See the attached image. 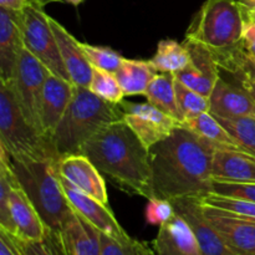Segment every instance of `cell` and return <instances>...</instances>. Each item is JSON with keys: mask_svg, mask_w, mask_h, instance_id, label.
Here are the masks:
<instances>
[{"mask_svg": "<svg viewBox=\"0 0 255 255\" xmlns=\"http://www.w3.org/2000/svg\"><path fill=\"white\" fill-rule=\"evenodd\" d=\"M148 151L153 198H202L212 192L216 149L186 126Z\"/></svg>", "mask_w": 255, "mask_h": 255, "instance_id": "1", "label": "cell"}, {"mask_svg": "<svg viewBox=\"0 0 255 255\" xmlns=\"http://www.w3.org/2000/svg\"><path fill=\"white\" fill-rule=\"evenodd\" d=\"M17 242H19V246L24 255H55L46 237L42 241H21V239H17Z\"/></svg>", "mask_w": 255, "mask_h": 255, "instance_id": "37", "label": "cell"}, {"mask_svg": "<svg viewBox=\"0 0 255 255\" xmlns=\"http://www.w3.org/2000/svg\"><path fill=\"white\" fill-rule=\"evenodd\" d=\"M246 21L247 12L238 0H206L186 37L213 52H229L241 45Z\"/></svg>", "mask_w": 255, "mask_h": 255, "instance_id": "5", "label": "cell"}, {"mask_svg": "<svg viewBox=\"0 0 255 255\" xmlns=\"http://www.w3.org/2000/svg\"><path fill=\"white\" fill-rule=\"evenodd\" d=\"M121 120V104L105 101L86 87L75 85L74 96L51 136V143L60 159L80 153L87 139L107 125Z\"/></svg>", "mask_w": 255, "mask_h": 255, "instance_id": "4", "label": "cell"}, {"mask_svg": "<svg viewBox=\"0 0 255 255\" xmlns=\"http://www.w3.org/2000/svg\"><path fill=\"white\" fill-rule=\"evenodd\" d=\"M151 60H131L125 57L120 69L115 72L125 96L144 95L152 80L158 75Z\"/></svg>", "mask_w": 255, "mask_h": 255, "instance_id": "23", "label": "cell"}, {"mask_svg": "<svg viewBox=\"0 0 255 255\" xmlns=\"http://www.w3.org/2000/svg\"><path fill=\"white\" fill-rule=\"evenodd\" d=\"M49 22L57 40L60 55L72 84L89 89L94 74V67L87 61L80 46V41H77L54 17L49 16Z\"/></svg>", "mask_w": 255, "mask_h": 255, "instance_id": "18", "label": "cell"}, {"mask_svg": "<svg viewBox=\"0 0 255 255\" xmlns=\"http://www.w3.org/2000/svg\"><path fill=\"white\" fill-rule=\"evenodd\" d=\"M20 12L0 7V81L10 82L14 77L17 56L24 46Z\"/></svg>", "mask_w": 255, "mask_h": 255, "instance_id": "19", "label": "cell"}, {"mask_svg": "<svg viewBox=\"0 0 255 255\" xmlns=\"http://www.w3.org/2000/svg\"><path fill=\"white\" fill-rule=\"evenodd\" d=\"M10 211L14 223V237L21 241H42L47 228L40 218L36 208L19 186L10 191Z\"/></svg>", "mask_w": 255, "mask_h": 255, "instance_id": "21", "label": "cell"}, {"mask_svg": "<svg viewBox=\"0 0 255 255\" xmlns=\"http://www.w3.org/2000/svg\"><path fill=\"white\" fill-rule=\"evenodd\" d=\"M89 90L94 92L96 96L101 97L105 101L112 102V104H120L126 97L120 86L116 75L112 72L104 71V70L94 69Z\"/></svg>", "mask_w": 255, "mask_h": 255, "instance_id": "30", "label": "cell"}, {"mask_svg": "<svg viewBox=\"0 0 255 255\" xmlns=\"http://www.w3.org/2000/svg\"><path fill=\"white\" fill-rule=\"evenodd\" d=\"M74 91L75 85L69 80L54 74L46 79L40 104V122L42 132L50 139L71 102Z\"/></svg>", "mask_w": 255, "mask_h": 255, "instance_id": "14", "label": "cell"}, {"mask_svg": "<svg viewBox=\"0 0 255 255\" xmlns=\"http://www.w3.org/2000/svg\"><path fill=\"white\" fill-rule=\"evenodd\" d=\"M10 167L46 228L52 232L61 231L75 211L62 188L59 161L10 156Z\"/></svg>", "mask_w": 255, "mask_h": 255, "instance_id": "3", "label": "cell"}, {"mask_svg": "<svg viewBox=\"0 0 255 255\" xmlns=\"http://www.w3.org/2000/svg\"><path fill=\"white\" fill-rule=\"evenodd\" d=\"M182 125L208 142L214 149H241L233 137L211 112L198 115Z\"/></svg>", "mask_w": 255, "mask_h": 255, "instance_id": "26", "label": "cell"}, {"mask_svg": "<svg viewBox=\"0 0 255 255\" xmlns=\"http://www.w3.org/2000/svg\"><path fill=\"white\" fill-rule=\"evenodd\" d=\"M51 74L34 55L21 47L17 56L14 77L10 81L20 110L32 127L42 132L40 122V104L45 82Z\"/></svg>", "mask_w": 255, "mask_h": 255, "instance_id": "8", "label": "cell"}, {"mask_svg": "<svg viewBox=\"0 0 255 255\" xmlns=\"http://www.w3.org/2000/svg\"><path fill=\"white\" fill-rule=\"evenodd\" d=\"M80 153L122 187L153 198L149 151L124 120L100 129L82 144Z\"/></svg>", "mask_w": 255, "mask_h": 255, "instance_id": "2", "label": "cell"}, {"mask_svg": "<svg viewBox=\"0 0 255 255\" xmlns=\"http://www.w3.org/2000/svg\"><path fill=\"white\" fill-rule=\"evenodd\" d=\"M120 104L124 111V121L148 149L171 136L182 125L149 102L136 104L124 100Z\"/></svg>", "mask_w": 255, "mask_h": 255, "instance_id": "9", "label": "cell"}, {"mask_svg": "<svg viewBox=\"0 0 255 255\" xmlns=\"http://www.w3.org/2000/svg\"><path fill=\"white\" fill-rule=\"evenodd\" d=\"M239 4L248 12H255V0H238Z\"/></svg>", "mask_w": 255, "mask_h": 255, "instance_id": "41", "label": "cell"}, {"mask_svg": "<svg viewBox=\"0 0 255 255\" xmlns=\"http://www.w3.org/2000/svg\"><path fill=\"white\" fill-rule=\"evenodd\" d=\"M246 12H247V17H248V19H252L255 21V12H248V11H246Z\"/></svg>", "mask_w": 255, "mask_h": 255, "instance_id": "44", "label": "cell"}, {"mask_svg": "<svg viewBox=\"0 0 255 255\" xmlns=\"http://www.w3.org/2000/svg\"><path fill=\"white\" fill-rule=\"evenodd\" d=\"M222 126L233 137L242 151L255 156V119L239 117V119H219Z\"/></svg>", "mask_w": 255, "mask_h": 255, "instance_id": "29", "label": "cell"}, {"mask_svg": "<svg viewBox=\"0 0 255 255\" xmlns=\"http://www.w3.org/2000/svg\"><path fill=\"white\" fill-rule=\"evenodd\" d=\"M191 55L188 66L176 72L174 77L189 89L209 97L217 81L221 79V69L213 51L209 47L186 37L183 41Z\"/></svg>", "mask_w": 255, "mask_h": 255, "instance_id": "10", "label": "cell"}, {"mask_svg": "<svg viewBox=\"0 0 255 255\" xmlns=\"http://www.w3.org/2000/svg\"><path fill=\"white\" fill-rule=\"evenodd\" d=\"M219 69L228 72L233 82L246 89L255 100V64L242 51L241 45L229 52H213Z\"/></svg>", "mask_w": 255, "mask_h": 255, "instance_id": "24", "label": "cell"}, {"mask_svg": "<svg viewBox=\"0 0 255 255\" xmlns=\"http://www.w3.org/2000/svg\"><path fill=\"white\" fill-rule=\"evenodd\" d=\"M171 202L174 212L183 217L193 229L202 255H237L204 216L199 198H179Z\"/></svg>", "mask_w": 255, "mask_h": 255, "instance_id": "12", "label": "cell"}, {"mask_svg": "<svg viewBox=\"0 0 255 255\" xmlns=\"http://www.w3.org/2000/svg\"><path fill=\"white\" fill-rule=\"evenodd\" d=\"M152 248L156 255H202L193 229L177 213L159 226Z\"/></svg>", "mask_w": 255, "mask_h": 255, "instance_id": "15", "label": "cell"}, {"mask_svg": "<svg viewBox=\"0 0 255 255\" xmlns=\"http://www.w3.org/2000/svg\"><path fill=\"white\" fill-rule=\"evenodd\" d=\"M174 81L176 77L173 74L159 72L147 87L144 97L147 99V102L183 124V119L177 104Z\"/></svg>", "mask_w": 255, "mask_h": 255, "instance_id": "25", "label": "cell"}, {"mask_svg": "<svg viewBox=\"0 0 255 255\" xmlns=\"http://www.w3.org/2000/svg\"><path fill=\"white\" fill-rule=\"evenodd\" d=\"M37 2H39V5L40 6H42L44 7L45 5H47V4H50V2H55V1H60V0H36Z\"/></svg>", "mask_w": 255, "mask_h": 255, "instance_id": "43", "label": "cell"}, {"mask_svg": "<svg viewBox=\"0 0 255 255\" xmlns=\"http://www.w3.org/2000/svg\"><path fill=\"white\" fill-rule=\"evenodd\" d=\"M37 4L36 0H0V7H4L7 10H14V11H21L27 5Z\"/></svg>", "mask_w": 255, "mask_h": 255, "instance_id": "40", "label": "cell"}, {"mask_svg": "<svg viewBox=\"0 0 255 255\" xmlns=\"http://www.w3.org/2000/svg\"><path fill=\"white\" fill-rule=\"evenodd\" d=\"M22 44L55 76L71 81L60 55L59 45L49 22V15L37 4L27 5L20 12ZM72 82V81H71Z\"/></svg>", "mask_w": 255, "mask_h": 255, "instance_id": "7", "label": "cell"}, {"mask_svg": "<svg viewBox=\"0 0 255 255\" xmlns=\"http://www.w3.org/2000/svg\"><path fill=\"white\" fill-rule=\"evenodd\" d=\"M0 255H24L17 239L2 228H0Z\"/></svg>", "mask_w": 255, "mask_h": 255, "instance_id": "38", "label": "cell"}, {"mask_svg": "<svg viewBox=\"0 0 255 255\" xmlns=\"http://www.w3.org/2000/svg\"><path fill=\"white\" fill-rule=\"evenodd\" d=\"M211 193L222 194V196L236 197V198L247 199V201L255 202V183H228V182H212Z\"/></svg>", "mask_w": 255, "mask_h": 255, "instance_id": "35", "label": "cell"}, {"mask_svg": "<svg viewBox=\"0 0 255 255\" xmlns=\"http://www.w3.org/2000/svg\"><path fill=\"white\" fill-rule=\"evenodd\" d=\"M199 201L203 206L213 207L255 221V202L253 201L216 193H208L207 196L199 198Z\"/></svg>", "mask_w": 255, "mask_h": 255, "instance_id": "31", "label": "cell"}, {"mask_svg": "<svg viewBox=\"0 0 255 255\" xmlns=\"http://www.w3.org/2000/svg\"><path fill=\"white\" fill-rule=\"evenodd\" d=\"M80 46H81L87 61L91 64L94 69L104 70V71L115 74L125 60L121 54L112 50L111 47L95 46V45L85 44V42H80Z\"/></svg>", "mask_w": 255, "mask_h": 255, "instance_id": "32", "label": "cell"}, {"mask_svg": "<svg viewBox=\"0 0 255 255\" xmlns=\"http://www.w3.org/2000/svg\"><path fill=\"white\" fill-rule=\"evenodd\" d=\"M174 87H176L177 104H178V109L183 122L188 121V120L193 119L198 115L211 111L209 97L203 96L199 92L189 89L177 79L174 81Z\"/></svg>", "mask_w": 255, "mask_h": 255, "instance_id": "28", "label": "cell"}, {"mask_svg": "<svg viewBox=\"0 0 255 255\" xmlns=\"http://www.w3.org/2000/svg\"><path fill=\"white\" fill-rule=\"evenodd\" d=\"M0 144L11 157L30 159L60 158L51 139L27 122L10 82L0 81Z\"/></svg>", "mask_w": 255, "mask_h": 255, "instance_id": "6", "label": "cell"}, {"mask_svg": "<svg viewBox=\"0 0 255 255\" xmlns=\"http://www.w3.org/2000/svg\"><path fill=\"white\" fill-rule=\"evenodd\" d=\"M213 181L255 183V156L242 149H216L212 164Z\"/></svg>", "mask_w": 255, "mask_h": 255, "instance_id": "20", "label": "cell"}, {"mask_svg": "<svg viewBox=\"0 0 255 255\" xmlns=\"http://www.w3.org/2000/svg\"><path fill=\"white\" fill-rule=\"evenodd\" d=\"M176 213L173 208V204L171 201L161 198H151L148 199L144 217L146 222L152 226H162L166 223L173 214Z\"/></svg>", "mask_w": 255, "mask_h": 255, "instance_id": "34", "label": "cell"}, {"mask_svg": "<svg viewBox=\"0 0 255 255\" xmlns=\"http://www.w3.org/2000/svg\"><path fill=\"white\" fill-rule=\"evenodd\" d=\"M60 1L69 2V4H71V5H75V6H77V5H80V4H81V2H84L85 0H60Z\"/></svg>", "mask_w": 255, "mask_h": 255, "instance_id": "42", "label": "cell"}, {"mask_svg": "<svg viewBox=\"0 0 255 255\" xmlns=\"http://www.w3.org/2000/svg\"><path fill=\"white\" fill-rule=\"evenodd\" d=\"M59 171L64 178L84 193L109 204L106 183L94 163L81 153L70 154L59 162Z\"/></svg>", "mask_w": 255, "mask_h": 255, "instance_id": "17", "label": "cell"}, {"mask_svg": "<svg viewBox=\"0 0 255 255\" xmlns=\"http://www.w3.org/2000/svg\"><path fill=\"white\" fill-rule=\"evenodd\" d=\"M62 188H64L66 198L76 213L84 217L87 222L92 224L95 228L99 229L101 233L117 239V241H127L131 237L126 233L121 224L117 222L116 217L110 209L109 204L100 202L99 199L89 196L80 191L79 188L70 183L66 178L60 174Z\"/></svg>", "mask_w": 255, "mask_h": 255, "instance_id": "11", "label": "cell"}, {"mask_svg": "<svg viewBox=\"0 0 255 255\" xmlns=\"http://www.w3.org/2000/svg\"><path fill=\"white\" fill-rule=\"evenodd\" d=\"M59 233L67 255H101L100 231L76 212Z\"/></svg>", "mask_w": 255, "mask_h": 255, "instance_id": "22", "label": "cell"}, {"mask_svg": "<svg viewBox=\"0 0 255 255\" xmlns=\"http://www.w3.org/2000/svg\"><path fill=\"white\" fill-rule=\"evenodd\" d=\"M191 55L186 45L174 40H161L157 45V51L151 59L158 72H176L182 71L188 66Z\"/></svg>", "mask_w": 255, "mask_h": 255, "instance_id": "27", "label": "cell"}, {"mask_svg": "<svg viewBox=\"0 0 255 255\" xmlns=\"http://www.w3.org/2000/svg\"><path fill=\"white\" fill-rule=\"evenodd\" d=\"M46 239L49 241L50 246H51L55 255H67L66 249H65L64 243H62L61 236H60L59 232H52V231H49V229H47Z\"/></svg>", "mask_w": 255, "mask_h": 255, "instance_id": "39", "label": "cell"}, {"mask_svg": "<svg viewBox=\"0 0 255 255\" xmlns=\"http://www.w3.org/2000/svg\"><path fill=\"white\" fill-rule=\"evenodd\" d=\"M101 255H156L153 248L144 242L129 238L127 241H117L100 232Z\"/></svg>", "mask_w": 255, "mask_h": 255, "instance_id": "33", "label": "cell"}, {"mask_svg": "<svg viewBox=\"0 0 255 255\" xmlns=\"http://www.w3.org/2000/svg\"><path fill=\"white\" fill-rule=\"evenodd\" d=\"M209 112L219 119H255V100L253 96L236 82L227 81L222 76L209 96Z\"/></svg>", "mask_w": 255, "mask_h": 255, "instance_id": "16", "label": "cell"}, {"mask_svg": "<svg viewBox=\"0 0 255 255\" xmlns=\"http://www.w3.org/2000/svg\"><path fill=\"white\" fill-rule=\"evenodd\" d=\"M241 49L247 55V57L255 64V21L248 17L244 26Z\"/></svg>", "mask_w": 255, "mask_h": 255, "instance_id": "36", "label": "cell"}, {"mask_svg": "<svg viewBox=\"0 0 255 255\" xmlns=\"http://www.w3.org/2000/svg\"><path fill=\"white\" fill-rule=\"evenodd\" d=\"M203 213L237 255H255V221L203 206Z\"/></svg>", "mask_w": 255, "mask_h": 255, "instance_id": "13", "label": "cell"}]
</instances>
